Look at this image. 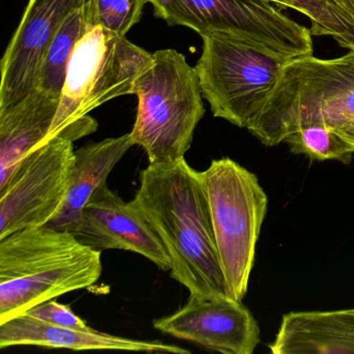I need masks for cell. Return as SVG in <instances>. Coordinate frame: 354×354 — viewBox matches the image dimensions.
<instances>
[{
  "label": "cell",
  "mask_w": 354,
  "mask_h": 354,
  "mask_svg": "<svg viewBox=\"0 0 354 354\" xmlns=\"http://www.w3.org/2000/svg\"><path fill=\"white\" fill-rule=\"evenodd\" d=\"M133 201L167 248L171 277L189 296L231 297L201 171L185 158L149 165Z\"/></svg>",
  "instance_id": "1"
},
{
  "label": "cell",
  "mask_w": 354,
  "mask_h": 354,
  "mask_svg": "<svg viewBox=\"0 0 354 354\" xmlns=\"http://www.w3.org/2000/svg\"><path fill=\"white\" fill-rule=\"evenodd\" d=\"M102 274L101 252L53 227L0 239V324L53 298L88 289Z\"/></svg>",
  "instance_id": "2"
},
{
  "label": "cell",
  "mask_w": 354,
  "mask_h": 354,
  "mask_svg": "<svg viewBox=\"0 0 354 354\" xmlns=\"http://www.w3.org/2000/svg\"><path fill=\"white\" fill-rule=\"evenodd\" d=\"M354 120V50L333 59L294 57L246 129L265 146L283 142L300 126L335 128Z\"/></svg>",
  "instance_id": "3"
},
{
  "label": "cell",
  "mask_w": 354,
  "mask_h": 354,
  "mask_svg": "<svg viewBox=\"0 0 354 354\" xmlns=\"http://www.w3.org/2000/svg\"><path fill=\"white\" fill-rule=\"evenodd\" d=\"M152 62V53L126 36L88 26L68 64L59 109L45 142L59 136L75 142L96 131L98 123L88 113L111 99L133 94L136 80Z\"/></svg>",
  "instance_id": "4"
},
{
  "label": "cell",
  "mask_w": 354,
  "mask_h": 354,
  "mask_svg": "<svg viewBox=\"0 0 354 354\" xmlns=\"http://www.w3.org/2000/svg\"><path fill=\"white\" fill-rule=\"evenodd\" d=\"M133 94L138 107L130 136L134 146L146 151L149 165L185 158L205 113L196 68L177 50L156 51L136 80Z\"/></svg>",
  "instance_id": "5"
},
{
  "label": "cell",
  "mask_w": 354,
  "mask_h": 354,
  "mask_svg": "<svg viewBox=\"0 0 354 354\" xmlns=\"http://www.w3.org/2000/svg\"><path fill=\"white\" fill-rule=\"evenodd\" d=\"M196 65L203 97L215 118L248 128L260 113L292 57L241 37L203 35Z\"/></svg>",
  "instance_id": "6"
},
{
  "label": "cell",
  "mask_w": 354,
  "mask_h": 354,
  "mask_svg": "<svg viewBox=\"0 0 354 354\" xmlns=\"http://www.w3.org/2000/svg\"><path fill=\"white\" fill-rule=\"evenodd\" d=\"M201 177L230 295L242 301L268 198L257 176L227 157L212 160Z\"/></svg>",
  "instance_id": "7"
},
{
  "label": "cell",
  "mask_w": 354,
  "mask_h": 354,
  "mask_svg": "<svg viewBox=\"0 0 354 354\" xmlns=\"http://www.w3.org/2000/svg\"><path fill=\"white\" fill-rule=\"evenodd\" d=\"M169 26L201 37L223 32L248 39L288 57L312 55L310 30L273 7L270 0H148Z\"/></svg>",
  "instance_id": "8"
},
{
  "label": "cell",
  "mask_w": 354,
  "mask_h": 354,
  "mask_svg": "<svg viewBox=\"0 0 354 354\" xmlns=\"http://www.w3.org/2000/svg\"><path fill=\"white\" fill-rule=\"evenodd\" d=\"M73 142L59 136L41 145L0 187V239L44 227L59 213L75 160Z\"/></svg>",
  "instance_id": "9"
},
{
  "label": "cell",
  "mask_w": 354,
  "mask_h": 354,
  "mask_svg": "<svg viewBox=\"0 0 354 354\" xmlns=\"http://www.w3.org/2000/svg\"><path fill=\"white\" fill-rule=\"evenodd\" d=\"M153 326L165 335L227 354H252L260 342L256 319L232 297L189 296L185 306L156 319Z\"/></svg>",
  "instance_id": "10"
},
{
  "label": "cell",
  "mask_w": 354,
  "mask_h": 354,
  "mask_svg": "<svg viewBox=\"0 0 354 354\" xmlns=\"http://www.w3.org/2000/svg\"><path fill=\"white\" fill-rule=\"evenodd\" d=\"M74 235L98 252L128 250L148 259L161 270L171 269L167 248L144 213L134 201L124 202L107 183L93 194Z\"/></svg>",
  "instance_id": "11"
},
{
  "label": "cell",
  "mask_w": 354,
  "mask_h": 354,
  "mask_svg": "<svg viewBox=\"0 0 354 354\" xmlns=\"http://www.w3.org/2000/svg\"><path fill=\"white\" fill-rule=\"evenodd\" d=\"M88 0H30L1 59L0 111L36 90L43 57L64 20Z\"/></svg>",
  "instance_id": "12"
},
{
  "label": "cell",
  "mask_w": 354,
  "mask_h": 354,
  "mask_svg": "<svg viewBox=\"0 0 354 354\" xmlns=\"http://www.w3.org/2000/svg\"><path fill=\"white\" fill-rule=\"evenodd\" d=\"M37 346L57 349L123 350L133 352L190 354L189 350L160 341L131 339L109 335L96 329L59 326L32 318L28 314L14 317L0 324V348Z\"/></svg>",
  "instance_id": "13"
},
{
  "label": "cell",
  "mask_w": 354,
  "mask_h": 354,
  "mask_svg": "<svg viewBox=\"0 0 354 354\" xmlns=\"http://www.w3.org/2000/svg\"><path fill=\"white\" fill-rule=\"evenodd\" d=\"M59 99L39 90L0 111V187L50 133Z\"/></svg>",
  "instance_id": "14"
},
{
  "label": "cell",
  "mask_w": 354,
  "mask_h": 354,
  "mask_svg": "<svg viewBox=\"0 0 354 354\" xmlns=\"http://www.w3.org/2000/svg\"><path fill=\"white\" fill-rule=\"evenodd\" d=\"M269 349L273 354H354V308L288 313Z\"/></svg>",
  "instance_id": "15"
},
{
  "label": "cell",
  "mask_w": 354,
  "mask_h": 354,
  "mask_svg": "<svg viewBox=\"0 0 354 354\" xmlns=\"http://www.w3.org/2000/svg\"><path fill=\"white\" fill-rule=\"evenodd\" d=\"M133 146L131 136L127 133L88 144L76 150L65 202L46 227L74 234L80 225L82 210L93 194L106 183L109 174Z\"/></svg>",
  "instance_id": "16"
},
{
  "label": "cell",
  "mask_w": 354,
  "mask_h": 354,
  "mask_svg": "<svg viewBox=\"0 0 354 354\" xmlns=\"http://www.w3.org/2000/svg\"><path fill=\"white\" fill-rule=\"evenodd\" d=\"M88 30L86 5L67 16L51 41L39 71L37 90L61 98L65 84L68 64L78 41Z\"/></svg>",
  "instance_id": "17"
},
{
  "label": "cell",
  "mask_w": 354,
  "mask_h": 354,
  "mask_svg": "<svg viewBox=\"0 0 354 354\" xmlns=\"http://www.w3.org/2000/svg\"><path fill=\"white\" fill-rule=\"evenodd\" d=\"M304 14L315 36H328L343 48L354 50V20L333 0H270Z\"/></svg>",
  "instance_id": "18"
},
{
  "label": "cell",
  "mask_w": 354,
  "mask_h": 354,
  "mask_svg": "<svg viewBox=\"0 0 354 354\" xmlns=\"http://www.w3.org/2000/svg\"><path fill=\"white\" fill-rule=\"evenodd\" d=\"M293 154L304 155L315 160H337L351 162L354 154L349 145L333 127L321 123L300 126L283 140Z\"/></svg>",
  "instance_id": "19"
},
{
  "label": "cell",
  "mask_w": 354,
  "mask_h": 354,
  "mask_svg": "<svg viewBox=\"0 0 354 354\" xmlns=\"http://www.w3.org/2000/svg\"><path fill=\"white\" fill-rule=\"evenodd\" d=\"M148 0H88L86 24L104 28L118 36H126L142 18Z\"/></svg>",
  "instance_id": "20"
},
{
  "label": "cell",
  "mask_w": 354,
  "mask_h": 354,
  "mask_svg": "<svg viewBox=\"0 0 354 354\" xmlns=\"http://www.w3.org/2000/svg\"><path fill=\"white\" fill-rule=\"evenodd\" d=\"M24 314H28V316L44 321V322L59 325V326L78 329L90 328L86 321L77 316L69 306L59 304L53 299L30 308Z\"/></svg>",
  "instance_id": "21"
},
{
  "label": "cell",
  "mask_w": 354,
  "mask_h": 354,
  "mask_svg": "<svg viewBox=\"0 0 354 354\" xmlns=\"http://www.w3.org/2000/svg\"><path fill=\"white\" fill-rule=\"evenodd\" d=\"M333 129L349 145L350 148L354 152V120L348 122V123L343 124V125L337 126V127L333 128Z\"/></svg>",
  "instance_id": "22"
},
{
  "label": "cell",
  "mask_w": 354,
  "mask_h": 354,
  "mask_svg": "<svg viewBox=\"0 0 354 354\" xmlns=\"http://www.w3.org/2000/svg\"><path fill=\"white\" fill-rule=\"evenodd\" d=\"M342 9L345 10L354 20V0H333Z\"/></svg>",
  "instance_id": "23"
}]
</instances>
